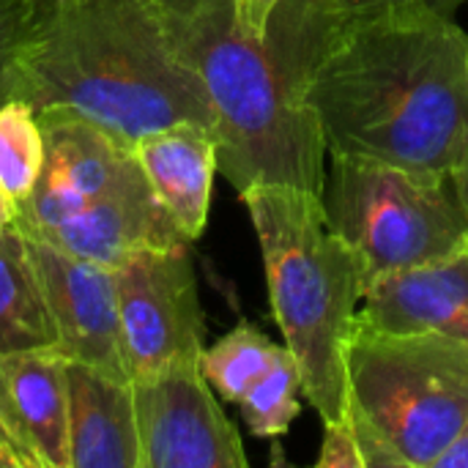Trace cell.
I'll list each match as a JSON object with an SVG mask.
<instances>
[{"instance_id": "obj_1", "label": "cell", "mask_w": 468, "mask_h": 468, "mask_svg": "<svg viewBox=\"0 0 468 468\" xmlns=\"http://www.w3.org/2000/svg\"><path fill=\"white\" fill-rule=\"evenodd\" d=\"M266 44L329 156L441 170L468 143V33L436 0H282Z\"/></svg>"}, {"instance_id": "obj_2", "label": "cell", "mask_w": 468, "mask_h": 468, "mask_svg": "<svg viewBox=\"0 0 468 468\" xmlns=\"http://www.w3.org/2000/svg\"><path fill=\"white\" fill-rule=\"evenodd\" d=\"M14 99L36 112L82 115L129 145L181 121L214 132L206 90L178 58L151 0L49 5L38 14Z\"/></svg>"}, {"instance_id": "obj_3", "label": "cell", "mask_w": 468, "mask_h": 468, "mask_svg": "<svg viewBox=\"0 0 468 468\" xmlns=\"http://www.w3.org/2000/svg\"><path fill=\"white\" fill-rule=\"evenodd\" d=\"M178 52L206 90L219 145V173L241 195L288 184L321 195L326 145L291 101L266 38L236 19L230 0H151Z\"/></svg>"}, {"instance_id": "obj_4", "label": "cell", "mask_w": 468, "mask_h": 468, "mask_svg": "<svg viewBox=\"0 0 468 468\" xmlns=\"http://www.w3.org/2000/svg\"><path fill=\"white\" fill-rule=\"evenodd\" d=\"M274 321L299 362L302 392L324 425L346 417L348 340L362 302L359 266L329 228L321 195L288 184L244 189Z\"/></svg>"}, {"instance_id": "obj_5", "label": "cell", "mask_w": 468, "mask_h": 468, "mask_svg": "<svg viewBox=\"0 0 468 468\" xmlns=\"http://www.w3.org/2000/svg\"><path fill=\"white\" fill-rule=\"evenodd\" d=\"M44 132V167L16 206V228L71 255L118 266L145 247L192 244L151 189L129 143L93 121L36 112Z\"/></svg>"}, {"instance_id": "obj_6", "label": "cell", "mask_w": 468, "mask_h": 468, "mask_svg": "<svg viewBox=\"0 0 468 468\" xmlns=\"http://www.w3.org/2000/svg\"><path fill=\"white\" fill-rule=\"evenodd\" d=\"M321 203L351 250L362 293L376 282L444 261L468 244V219L450 173L367 156H329Z\"/></svg>"}, {"instance_id": "obj_7", "label": "cell", "mask_w": 468, "mask_h": 468, "mask_svg": "<svg viewBox=\"0 0 468 468\" xmlns=\"http://www.w3.org/2000/svg\"><path fill=\"white\" fill-rule=\"evenodd\" d=\"M348 400L406 468H433L468 420V346L441 332L354 324Z\"/></svg>"}, {"instance_id": "obj_8", "label": "cell", "mask_w": 468, "mask_h": 468, "mask_svg": "<svg viewBox=\"0 0 468 468\" xmlns=\"http://www.w3.org/2000/svg\"><path fill=\"white\" fill-rule=\"evenodd\" d=\"M115 269L123 362L132 381L200 362L206 318L189 244L145 247Z\"/></svg>"}, {"instance_id": "obj_9", "label": "cell", "mask_w": 468, "mask_h": 468, "mask_svg": "<svg viewBox=\"0 0 468 468\" xmlns=\"http://www.w3.org/2000/svg\"><path fill=\"white\" fill-rule=\"evenodd\" d=\"M140 468H247L239 431L217 403L200 362L132 381Z\"/></svg>"}, {"instance_id": "obj_10", "label": "cell", "mask_w": 468, "mask_h": 468, "mask_svg": "<svg viewBox=\"0 0 468 468\" xmlns=\"http://www.w3.org/2000/svg\"><path fill=\"white\" fill-rule=\"evenodd\" d=\"M25 239L55 326V348L71 362H85L129 378L121 346L115 269L47 241Z\"/></svg>"}, {"instance_id": "obj_11", "label": "cell", "mask_w": 468, "mask_h": 468, "mask_svg": "<svg viewBox=\"0 0 468 468\" xmlns=\"http://www.w3.org/2000/svg\"><path fill=\"white\" fill-rule=\"evenodd\" d=\"M0 436L27 468H71L69 378L58 348L0 356Z\"/></svg>"}, {"instance_id": "obj_12", "label": "cell", "mask_w": 468, "mask_h": 468, "mask_svg": "<svg viewBox=\"0 0 468 468\" xmlns=\"http://www.w3.org/2000/svg\"><path fill=\"white\" fill-rule=\"evenodd\" d=\"M356 324L384 332H441L468 346V244L455 255L376 282Z\"/></svg>"}, {"instance_id": "obj_13", "label": "cell", "mask_w": 468, "mask_h": 468, "mask_svg": "<svg viewBox=\"0 0 468 468\" xmlns=\"http://www.w3.org/2000/svg\"><path fill=\"white\" fill-rule=\"evenodd\" d=\"M132 151L178 230L197 241L208 225L214 176L219 173L217 134L203 123L181 121L140 137Z\"/></svg>"}, {"instance_id": "obj_14", "label": "cell", "mask_w": 468, "mask_h": 468, "mask_svg": "<svg viewBox=\"0 0 468 468\" xmlns=\"http://www.w3.org/2000/svg\"><path fill=\"white\" fill-rule=\"evenodd\" d=\"M71 468H140L132 381L66 359Z\"/></svg>"}, {"instance_id": "obj_15", "label": "cell", "mask_w": 468, "mask_h": 468, "mask_svg": "<svg viewBox=\"0 0 468 468\" xmlns=\"http://www.w3.org/2000/svg\"><path fill=\"white\" fill-rule=\"evenodd\" d=\"M55 326L27 239L14 225L0 230V356L55 348Z\"/></svg>"}, {"instance_id": "obj_16", "label": "cell", "mask_w": 468, "mask_h": 468, "mask_svg": "<svg viewBox=\"0 0 468 468\" xmlns=\"http://www.w3.org/2000/svg\"><path fill=\"white\" fill-rule=\"evenodd\" d=\"M282 346L271 343L250 321H239L225 337L203 348L200 370L225 403H241L247 392L269 373Z\"/></svg>"}, {"instance_id": "obj_17", "label": "cell", "mask_w": 468, "mask_h": 468, "mask_svg": "<svg viewBox=\"0 0 468 468\" xmlns=\"http://www.w3.org/2000/svg\"><path fill=\"white\" fill-rule=\"evenodd\" d=\"M47 145L36 110L25 99L0 104V186L19 206L36 186Z\"/></svg>"}, {"instance_id": "obj_18", "label": "cell", "mask_w": 468, "mask_h": 468, "mask_svg": "<svg viewBox=\"0 0 468 468\" xmlns=\"http://www.w3.org/2000/svg\"><path fill=\"white\" fill-rule=\"evenodd\" d=\"M299 392H302V370L288 346H282L280 356L269 367V373L247 392L239 403L241 417L252 436L277 439L288 433L293 420L299 417Z\"/></svg>"}, {"instance_id": "obj_19", "label": "cell", "mask_w": 468, "mask_h": 468, "mask_svg": "<svg viewBox=\"0 0 468 468\" xmlns=\"http://www.w3.org/2000/svg\"><path fill=\"white\" fill-rule=\"evenodd\" d=\"M38 8L33 0H0V104L16 96L27 44L36 33Z\"/></svg>"}, {"instance_id": "obj_20", "label": "cell", "mask_w": 468, "mask_h": 468, "mask_svg": "<svg viewBox=\"0 0 468 468\" xmlns=\"http://www.w3.org/2000/svg\"><path fill=\"white\" fill-rule=\"evenodd\" d=\"M346 417H348V422L354 428V436H356L359 455H362L365 468H406L403 458L389 447V441L365 420V414L351 400L346 406Z\"/></svg>"}, {"instance_id": "obj_21", "label": "cell", "mask_w": 468, "mask_h": 468, "mask_svg": "<svg viewBox=\"0 0 468 468\" xmlns=\"http://www.w3.org/2000/svg\"><path fill=\"white\" fill-rule=\"evenodd\" d=\"M318 466L365 468L362 455H359V444H356V436H354V428H351L348 417L324 425V444H321Z\"/></svg>"}, {"instance_id": "obj_22", "label": "cell", "mask_w": 468, "mask_h": 468, "mask_svg": "<svg viewBox=\"0 0 468 468\" xmlns=\"http://www.w3.org/2000/svg\"><path fill=\"white\" fill-rule=\"evenodd\" d=\"M230 3H233L236 19L244 30H250L258 38H266L271 14L277 11V5L282 0H230Z\"/></svg>"}, {"instance_id": "obj_23", "label": "cell", "mask_w": 468, "mask_h": 468, "mask_svg": "<svg viewBox=\"0 0 468 468\" xmlns=\"http://www.w3.org/2000/svg\"><path fill=\"white\" fill-rule=\"evenodd\" d=\"M433 468H468V420L458 431V436L450 441V447L439 455Z\"/></svg>"}, {"instance_id": "obj_24", "label": "cell", "mask_w": 468, "mask_h": 468, "mask_svg": "<svg viewBox=\"0 0 468 468\" xmlns=\"http://www.w3.org/2000/svg\"><path fill=\"white\" fill-rule=\"evenodd\" d=\"M450 181H452V189L458 195V203H461V208H463V214H466L468 219V143L466 148L461 151L458 162L450 167Z\"/></svg>"}, {"instance_id": "obj_25", "label": "cell", "mask_w": 468, "mask_h": 468, "mask_svg": "<svg viewBox=\"0 0 468 468\" xmlns=\"http://www.w3.org/2000/svg\"><path fill=\"white\" fill-rule=\"evenodd\" d=\"M8 466V468H27L25 463V458L19 455V450L11 444V441H5L3 436H0V468Z\"/></svg>"}, {"instance_id": "obj_26", "label": "cell", "mask_w": 468, "mask_h": 468, "mask_svg": "<svg viewBox=\"0 0 468 468\" xmlns=\"http://www.w3.org/2000/svg\"><path fill=\"white\" fill-rule=\"evenodd\" d=\"M16 222V203L5 195V189L0 186V230L14 228Z\"/></svg>"}, {"instance_id": "obj_27", "label": "cell", "mask_w": 468, "mask_h": 468, "mask_svg": "<svg viewBox=\"0 0 468 468\" xmlns=\"http://www.w3.org/2000/svg\"><path fill=\"white\" fill-rule=\"evenodd\" d=\"M36 3V8H38V14H44L49 5H55V3H60V0H33Z\"/></svg>"}, {"instance_id": "obj_28", "label": "cell", "mask_w": 468, "mask_h": 468, "mask_svg": "<svg viewBox=\"0 0 468 468\" xmlns=\"http://www.w3.org/2000/svg\"><path fill=\"white\" fill-rule=\"evenodd\" d=\"M452 3H458V0H452Z\"/></svg>"}]
</instances>
